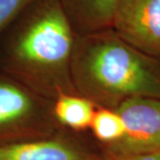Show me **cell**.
Here are the masks:
<instances>
[{
	"label": "cell",
	"instance_id": "6da1fadb",
	"mask_svg": "<svg viewBox=\"0 0 160 160\" xmlns=\"http://www.w3.org/2000/svg\"><path fill=\"white\" fill-rule=\"evenodd\" d=\"M6 32L3 74L52 102L78 94L70 70L75 33L59 0H37Z\"/></svg>",
	"mask_w": 160,
	"mask_h": 160
},
{
	"label": "cell",
	"instance_id": "7a4b0ae2",
	"mask_svg": "<svg viewBox=\"0 0 160 160\" xmlns=\"http://www.w3.org/2000/svg\"><path fill=\"white\" fill-rule=\"evenodd\" d=\"M71 78L77 92L97 107L116 109L127 99H160V61L140 52L111 29L75 34Z\"/></svg>",
	"mask_w": 160,
	"mask_h": 160
},
{
	"label": "cell",
	"instance_id": "3957f363",
	"mask_svg": "<svg viewBox=\"0 0 160 160\" xmlns=\"http://www.w3.org/2000/svg\"><path fill=\"white\" fill-rule=\"evenodd\" d=\"M55 123L52 101L0 74V144L22 142Z\"/></svg>",
	"mask_w": 160,
	"mask_h": 160
},
{
	"label": "cell",
	"instance_id": "277c9868",
	"mask_svg": "<svg viewBox=\"0 0 160 160\" xmlns=\"http://www.w3.org/2000/svg\"><path fill=\"white\" fill-rule=\"evenodd\" d=\"M114 109L122 118L125 132L108 145L109 160H129L160 150V99L130 98Z\"/></svg>",
	"mask_w": 160,
	"mask_h": 160
},
{
	"label": "cell",
	"instance_id": "5b68a950",
	"mask_svg": "<svg viewBox=\"0 0 160 160\" xmlns=\"http://www.w3.org/2000/svg\"><path fill=\"white\" fill-rule=\"evenodd\" d=\"M111 29L135 49L160 61V0H120Z\"/></svg>",
	"mask_w": 160,
	"mask_h": 160
},
{
	"label": "cell",
	"instance_id": "8992f818",
	"mask_svg": "<svg viewBox=\"0 0 160 160\" xmlns=\"http://www.w3.org/2000/svg\"><path fill=\"white\" fill-rule=\"evenodd\" d=\"M0 160H96L74 143L42 138L0 144Z\"/></svg>",
	"mask_w": 160,
	"mask_h": 160
},
{
	"label": "cell",
	"instance_id": "52a82bcc",
	"mask_svg": "<svg viewBox=\"0 0 160 160\" xmlns=\"http://www.w3.org/2000/svg\"><path fill=\"white\" fill-rule=\"evenodd\" d=\"M76 35L111 29L120 0H59Z\"/></svg>",
	"mask_w": 160,
	"mask_h": 160
},
{
	"label": "cell",
	"instance_id": "ba28073f",
	"mask_svg": "<svg viewBox=\"0 0 160 160\" xmlns=\"http://www.w3.org/2000/svg\"><path fill=\"white\" fill-rule=\"evenodd\" d=\"M97 106L79 94H64L52 102V112L58 124L72 130L90 128Z\"/></svg>",
	"mask_w": 160,
	"mask_h": 160
},
{
	"label": "cell",
	"instance_id": "9c48e42d",
	"mask_svg": "<svg viewBox=\"0 0 160 160\" xmlns=\"http://www.w3.org/2000/svg\"><path fill=\"white\" fill-rule=\"evenodd\" d=\"M90 128L99 141L111 144L123 136L125 126L118 113L112 109L97 107Z\"/></svg>",
	"mask_w": 160,
	"mask_h": 160
},
{
	"label": "cell",
	"instance_id": "30bf717a",
	"mask_svg": "<svg viewBox=\"0 0 160 160\" xmlns=\"http://www.w3.org/2000/svg\"><path fill=\"white\" fill-rule=\"evenodd\" d=\"M36 1L37 0H0V35L6 32Z\"/></svg>",
	"mask_w": 160,
	"mask_h": 160
},
{
	"label": "cell",
	"instance_id": "8fae6325",
	"mask_svg": "<svg viewBox=\"0 0 160 160\" xmlns=\"http://www.w3.org/2000/svg\"><path fill=\"white\" fill-rule=\"evenodd\" d=\"M129 160H160V150L133 157Z\"/></svg>",
	"mask_w": 160,
	"mask_h": 160
}]
</instances>
